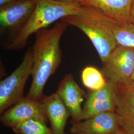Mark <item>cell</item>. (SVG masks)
Listing matches in <instances>:
<instances>
[{
  "label": "cell",
  "instance_id": "obj_1",
  "mask_svg": "<svg viewBox=\"0 0 134 134\" xmlns=\"http://www.w3.org/2000/svg\"><path fill=\"white\" fill-rule=\"evenodd\" d=\"M69 25L61 21L52 28L44 29L35 34L32 50V81L27 96L34 100L41 101L43 90L49 78L62 62L60 41Z\"/></svg>",
  "mask_w": 134,
  "mask_h": 134
},
{
  "label": "cell",
  "instance_id": "obj_2",
  "mask_svg": "<svg viewBox=\"0 0 134 134\" xmlns=\"http://www.w3.org/2000/svg\"><path fill=\"white\" fill-rule=\"evenodd\" d=\"M81 5L67 4L54 0H36L34 13L25 24L14 32L6 45L10 50H19L26 46L29 38L39 30L68 15L77 14Z\"/></svg>",
  "mask_w": 134,
  "mask_h": 134
},
{
  "label": "cell",
  "instance_id": "obj_3",
  "mask_svg": "<svg viewBox=\"0 0 134 134\" xmlns=\"http://www.w3.org/2000/svg\"><path fill=\"white\" fill-rule=\"evenodd\" d=\"M60 20L79 29L86 35L102 63L118 45L112 30L96 18L87 7L81 5L77 14L65 16Z\"/></svg>",
  "mask_w": 134,
  "mask_h": 134
},
{
  "label": "cell",
  "instance_id": "obj_4",
  "mask_svg": "<svg viewBox=\"0 0 134 134\" xmlns=\"http://www.w3.org/2000/svg\"><path fill=\"white\" fill-rule=\"evenodd\" d=\"M32 50L29 49L19 66L9 77L0 83V113L14 105L24 97L25 85L31 75Z\"/></svg>",
  "mask_w": 134,
  "mask_h": 134
},
{
  "label": "cell",
  "instance_id": "obj_5",
  "mask_svg": "<svg viewBox=\"0 0 134 134\" xmlns=\"http://www.w3.org/2000/svg\"><path fill=\"white\" fill-rule=\"evenodd\" d=\"M134 70V48L118 45L105 62L101 72L106 80L115 85L131 81Z\"/></svg>",
  "mask_w": 134,
  "mask_h": 134
},
{
  "label": "cell",
  "instance_id": "obj_6",
  "mask_svg": "<svg viewBox=\"0 0 134 134\" xmlns=\"http://www.w3.org/2000/svg\"><path fill=\"white\" fill-rule=\"evenodd\" d=\"M30 119L39 120L46 124L48 120L42 101L34 100L27 96L5 111L1 117L3 125L9 127Z\"/></svg>",
  "mask_w": 134,
  "mask_h": 134
},
{
  "label": "cell",
  "instance_id": "obj_7",
  "mask_svg": "<svg viewBox=\"0 0 134 134\" xmlns=\"http://www.w3.org/2000/svg\"><path fill=\"white\" fill-rule=\"evenodd\" d=\"M124 130L119 116L114 112H107L89 119L72 122V134H115Z\"/></svg>",
  "mask_w": 134,
  "mask_h": 134
},
{
  "label": "cell",
  "instance_id": "obj_8",
  "mask_svg": "<svg viewBox=\"0 0 134 134\" xmlns=\"http://www.w3.org/2000/svg\"><path fill=\"white\" fill-rule=\"evenodd\" d=\"M35 7L36 0H19L0 7L1 29L14 33L27 22Z\"/></svg>",
  "mask_w": 134,
  "mask_h": 134
},
{
  "label": "cell",
  "instance_id": "obj_9",
  "mask_svg": "<svg viewBox=\"0 0 134 134\" xmlns=\"http://www.w3.org/2000/svg\"><path fill=\"white\" fill-rule=\"evenodd\" d=\"M116 107L115 84L107 81L103 88L91 91L87 96L82 108L81 120H86L104 112H115Z\"/></svg>",
  "mask_w": 134,
  "mask_h": 134
},
{
  "label": "cell",
  "instance_id": "obj_10",
  "mask_svg": "<svg viewBox=\"0 0 134 134\" xmlns=\"http://www.w3.org/2000/svg\"><path fill=\"white\" fill-rule=\"evenodd\" d=\"M56 92L69 110L73 122L81 121V103L86 94L77 84L72 74L69 73L64 77L60 83Z\"/></svg>",
  "mask_w": 134,
  "mask_h": 134
},
{
  "label": "cell",
  "instance_id": "obj_11",
  "mask_svg": "<svg viewBox=\"0 0 134 134\" xmlns=\"http://www.w3.org/2000/svg\"><path fill=\"white\" fill-rule=\"evenodd\" d=\"M115 112L120 117L123 127L134 134V81L115 85Z\"/></svg>",
  "mask_w": 134,
  "mask_h": 134
},
{
  "label": "cell",
  "instance_id": "obj_12",
  "mask_svg": "<svg viewBox=\"0 0 134 134\" xmlns=\"http://www.w3.org/2000/svg\"><path fill=\"white\" fill-rule=\"evenodd\" d=\"M92 14L112 30L119 45L134 48V23L115 19L99 10L88 7Z\"/></svg>",
  "mask_w": 134,
  "mask_h": 134
},
{
  "label": "cell",
  "instance_id": "obj_13",
  "mask_svg": "<svg viewBox=\"0 0 134 134\" xmlns=\"http://www.w3.org/2000/svg\"><path fill=\"white\" fill-rule=\"evenodd\" d=\"M41 101L50 122L52 134H65L67 120L71 115L57 93L44 96Z\"/></svg>",
  "mask_w": 134,
  "mask_h": 134
},
{
  "label": "cell",
  "instance_id": "obj_14",
  "mask_svg": "<svg viewBox=\"0 0 134 134\" xmlns=\"http://www.w3.org/2000/svg\"><path fill=\"white\" fill-rule=\"evenodd\" d=\"M132 2L133 0H80L79 4L99 10L115 19L131 21Z\"/></svg>",
  "mask_w": 134,
  "mask_h": 134
},
{
  "label": "cell",
  "instance_id": "obj_15",
  "mask_svg": "<svg viewBox=\"0 0 134 134\" xmlns=\"http://www.w3.org/2000/svg\"><path fill=\"white\" fill-rule=\"evenodd\" d=\"M81 78L83 85L91 91L100 90L107 83L102 72L93 66L85 68L81 72Z\"/></svg>",
  "mask_w": 134,
  "mask_h": 134
},
{
  "label": "cell",
  "instance_id": "obj_16",
  "mask_svg": "<svg viewBox=\"0 0 134 134\" xmlns=\"http://www.w3.org/2000/svg\"><path fill=\"white\" fill-rule=\"evenodd\" d=\"M46 124L35 119L26 120L11 128L16 134H52Z\"/></svg>",
  "mask_w": 134,
  "mask_h": 134
},
{
  "label": "cell",
  "instance_id": "obj_17",
  "mask_svg": "<svg viewBox=\"0 0 134 134\" xmlns=\"http://www.w3.org/2000/svg\"><path fill=\"white\" fill-rule=\"evenodd\" d=\"M55 1L63 3H67V4H74V3H79L80 0H54Z\"/></svg>",
  "mask_w": 134,
  "mask_h": 134
},
{
  "label": "cell",
  "instance_id": "obj_18",
  "mask_svg": "<svg viewBox=\"0 0 134 134\" xmlns=\"http://www.w3.org/2000/svg\"><path fill=\"white\" fill-rule=\"evenodd\" d=\"M130 19H131V21L134 23V0H133L132 6H131Z\"/></svg>",
  "mask_w": 134,
  "mask_h": 134
},
{
  "label": "cell",
  "instance_id": "obj_19",
  "mask_svg": "<svg viewBox=\"0 0 134 134\" xmlns=\"http://www.w3.org/2000/svg\"><path fill=\"white\" fill-rule=\"evenodd\" d=\"M19 0H0V7Z\"/></svg>",
  "mask_w": 134,
  "mask_h": 134
},
{
  "label": "cell",
  "instance_id": "obj_20",
  "mask_svg": "<svg viewBox=\"0 0 134 134\" xmlns=\"http://www.w3.org/2000/svg\"><path fill=\"white\" fill-rule=\"evenodd\" d=\"M130 134L129 132H128L126 130H123V131H122L121 132H120L119 133H117V134Z\"/></svg>",
  "mask_w": 134,
  "mask_h": 134
},
{
  "label": "cell",
  "instance_id": "obj_21",
  "mask_svg": "<svg viewBox=\"0 0 134 134\" xmlns=\"http://www.w3.org/2000/svg\"><path fill=\"white\" fill-rule=\"evenodd\" d=\"M131 81H134V72H133V75H132V77H131Z\"/></svg>",
  "mask_w": 134,
  "mask_h": 134
}]
</instances>
